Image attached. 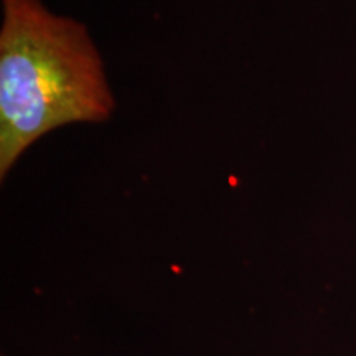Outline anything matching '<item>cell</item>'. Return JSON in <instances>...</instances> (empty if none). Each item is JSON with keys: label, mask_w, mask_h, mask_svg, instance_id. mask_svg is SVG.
I'll use <instances>...</instances> for the list:
<instances>
[{"label": "cell", "mask_w": 356, "mask_h": 356, "mask_svg": "<svg viewBox=\"0 0 356 356\" xmlns=\"http://www.w3.org/2000/svg\"><path fill=\"white\" fill-rule=\"evenodd\" d=\"M115 101L86 25L42 0H2L0 178L55 129L104 122Z\"/></svg>", "instance_id": "6da1fadb"}]
</instances>
